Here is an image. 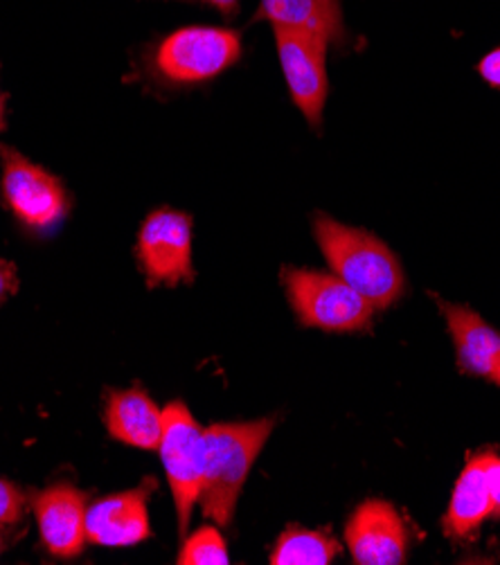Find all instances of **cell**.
Instances as JSON below:
<instances>
[{
    "label": "cell",
    "instance_id": "7",
    "mask_svg": "<svg viewBox=\"0 0 500 565\" xmlns=\"http://www.w3.org/2000/svg\"><path fill=\"white\" fill-rule=\"evenodd\" d=\"M0 160H3V199L14 216L36 233L57 228L71 207V196L62 181L8 145L0 147Z\"/></svg>",
    "mask_w": 500,
    "mask_h": 565
},
{
    "label": "cell",
    "instance_id": "19",
    "mask_svg": "<svg viewBox=\"0 0 500 565\" xmlns=\"http://www.w3.org/2000/svg\"><path fill=\"white\" fill-rule=\"evenodd\" d=\"M478 73L491 88H500V45L482 56Z\"/></svg>",
    "mask_w": 500,
    "mask_h": 565
},
{
    "label": "cell",
    "instance_id": "11",
    "mask_svg": "<svg viewBox=\"0 0 500 565\" xmlns=\"http://www.w3.org/2000/svg\"><path fill=\"white\" fill-rule=\"evenodd\" d=\"M153 487V480H145L129 491L93 502L86 512L88 541L104 547H131L147 541L151 536L149 495Z\"/></svg>",
    "mask_w": 500,
    "mask_h": 565
},
{
    "label": "cell",
    "instance_id": "4",
    "mask_svg": "<svg viewBox=\"0 0 500 565\" xmlns=\"http://www.w3.org/2000/svg\"><path fill=\"white\" fill-rule=\"evenodd\" d=\"M242 60V34L228 28L190 25L164 36L151 64L156 75L174 86H194L226 73Z\"/></svg>",
    "mask_w": 500,
    "mask_h": 565
},
{
    "label": "cell",
    "instance_id": "20",
    "mask_svg": "<svg viewBox=\"0 0 500 565\" xmlns=\"http://www.w3.org/2000/svg\"><path fill=\"white\" fill-rule=\"evenodd\" d=\"M19 289L17 266L8 259H0V302H6Z\"/></svg>",
    "mask_w": 500,
    "mask_h": 565
},
{
    "label": "cell",
    "instance_id": "1",
    "mask_svg": "<svg viewBox=\"0 0 500 565\" xmlns=\"http://www.w3.org/2000/svg\"><path fill=\"white\" fill-rule=\"evenodd\" d=\"M313 237L331 273L374 305L376 311L393 307L406 294L402 262L379 237L350 228L327 214L313 218Z\"/></svg>",
    "mask_w": 500,
    "mask_h": 565
},
{
    "label": "cell",
    "instance_id": "8",
    "mask_svg": "<svg viewBox=\"0 0 500 565\" xmlns=\"http://www.w3.org/2000/svg\"><path fill=\"white\" fill-rule=\"evenodd\" d=\"M485 521H500V456L482 448L469 456L442 519L444 536L467 543Z\"/></svg>",
    "mask_w": 500,
    "mask_h": 565
},
{
    "label": "cell",
    "instance_id": "12",
    "mask_svg": "<svg viewBox=\"0 0 500 565\" xmlns=\"http://www.w3.org/2000/svg\"><path fill=\"white\" fill-rule=\"evenodd\" d=\"M34 516L45 550L57 558H75L84 552L88 495L73 484H52L34 498Z\"/></svg>",
    "mask_w": 500,
    "mask_h": 565
},
{
    "label": "cell",
    "instance_id": "16",
    "mask_svg": "<svg viewBox=\"0 0 500 565\" xmlns=\"http://www.w3.org/2000/svg\"><path fill=\"white\" fill-rule=\"evenodd\" d=\"M341 554V543L327 530H305L289 525L275 541L270 565H329Z\"/></svg>",
    "mask_w": 500,
    "mask_h": 565
},
{
    "label": "cell",
    "instance_id": "3",
    "mask_svg": "<svg viewBox=\"0 0 500 565\" xmlns=\"http://www.w3.org/2000/svg\"><path fill=\"white\" fill-rule=\"evenodd\" d=\"M283 285L305 327L331 333H359L372 324L374 305L333 273L289 266L283 270Z\"/></svg>",
    "mask_w": 500,
    "mask_h": 565
},
{
    "label": "cell",
    "instance_id": "6",
    "mask_svg": "<svg viewBox=\"0 0 500 565\" xmlns=\"http://www.w3.org/2000/svg\"><path fill=\"white\" fill-rule=\"evenodd\" d=\"M136 257L149 287L192 285V216L170 207L151 212L140 225Z\"/></svg>",
    "mask_w": 500,
    "mask_h": 565
},
{
    "label": "cell",
    "instance_id": "18",
    "mask_svg": "<svg viewBox=\"0 0 500 565\" xmlns=\"http://www.w3.org/2000/svg\"><path fill=\"white\" fill-rule=\"evenodd\" d=\"M28 495L12 482L0 478V527H10L23 521Z\"/></svg>",
    "mask_w": 500,
    "mask_h": 565
},
{
    "label": "cell",
    "instance_id": "2",
    "mask_svg": "<svg viewBox=\"0 0 500 565\" xmlns=\"http://www.w3.org/2000/svg\"><path fill=\"white\" fill-rule=\"evenodd\" d=\"M275 419L214 424L205 428V469L199 504L208 521L228 527L246 478L273 433Z\"/></svg>",
    "mask_w": 500,
    "mask_h": 565
},
{
    "label": "cell",
    "instance_id": "21",
    "mask_svg": "<svg viewBox=\"0 0 500 565\" xmlns=\"http://www.w3.org/2000/svg\"><path fill=\"white\" fill-rule=\"evenodd\" d=\"M203 3L212 6L214 10H219L221 14H226V17L235 14L237 8H240V0H203Z\"/></svg>",
    "mask_w": 500,
    "mask_h": 565
},
{
    "label": "cell",
    "instance_id": "5",
    "mask_svg": "<svg viewBox=\"0 0 500 565\" xmlns=\"http://www.w3.org/2000/svg\"><path fill=\"white\" fill-rule=\"evenodd\" d=\"M158 450L174 495L179 532L185 534L203 484L205 428L196 424L183 402H172L162 411V437Z\"/></svg>",
    "mask_w": 500,
    "mask_h": 565
},
{
    "label": "cell",
    "instance_id": "13",
    "mask_svg": "<svg viewBox=\"0 0 500 565\" xmlns=\"http://www.w3.org/2000/svg\"><path fill=\"white\" fill-rule=\"evenodd\" d=\"M456 345L458 370L500 387V331L471 307L435 298Z\"/></svg>",
    "mask_w": 500,
    "mask_h": 565
},
{
    "label": "cell",
    "instance_id": "10",
    "mask_svg": "<svg viewBox=\"0 0 500 565\" xmlns=\"http://www.w3.org/2000/svg\"><path fill=\"white\" fill-rule=\"evenodd\" d=\"M345 543L359 565H400L406 561L411 534L395 504L365 500L345 525Z\"/></svg>",
    "mask_w": 500,
    "mask_h": 565
},
{
    "label": "cell",
    "instance_id": "9",
    "mask_svg": "<svg viewBox=\"0 0 500 565\" xmlns=\"http://www.w3.org/2000/svg\"><path fill=\"white\" fill-rule=\"evenodd\" d=\"M277 56L291 93L311 129H320L329 93L327 41L307 32L275 30Z\"/></svg>",
    "mask_w": 500,
    "mask_h": 565
},
{
    "label": "cell",
    "instance_id": "23",
    "mask_svg": "<svg viewBox=\"0 0 500 565\" xmlns=\"http://www.w3.org/2000/svg\"><path fill=\"white\" fill-rule=\"evenodd\" d=\"M6 543H8V539H6V534L0 532V554H3V550H6Z\"/></svg>",
    "mask_w": 500,
    "mask_h": 565
},
{
    "label": "cell",
    "instance_id": "15",
    "mask_svg": "<svg viewBox=\"0 0 500 565\" xmlns=\"http://www.w3.org/2000/svg\"><path fill=\"white\" fill-rule=\"evenodd\" d=\"M255 21H266L275 30L307 32L327 43L345 39L341 0H259Z\"/></svg>",
    "mask_w": 500,
    "mask_h": 565
},
{
    "label": "cell",
    "instance_id": "17",
    "mask_svg": "<svg viewBox=\"0 0 500 565\" xmlns=\"http://www.w3.org/2000/svg\"><path fill=\"white\" fill-rule=\"evenodd\" d=\"M177 563L179 565H226V563H231L226 539L221 536L219 525H203L192 536H188L179 552Z\"/></svg>",
    "mask_w": 500,
    "mask_h": 565
},
{
    "label": "cell",
    "instance_id": "22",
    "mask_svg": "<svg viewBox=\"0 0 500 565\" xmlns=\"http://www.w3.org/2000/svg\"><path fill=\"white\" fill-rule=\"evenodd\" d=\"M6 127V99H3V93H0V129Z\"/></svg>",
    "mask_w": 500,
    "mask_h": 565
},
{
    "label": "cell",
    "instance_id": "14",
    "mask_svg": "<svg viewBox=\"0 0 500 565\" xmlns=\"http://www.w3.org/2000/svg\"><path fill=\"white\" fill-rule=\"evenodd\" d=\"M104 426L110 437L127 446L158 450L162 437V413L140 387L108 390Z\"/></svg>",
    "mask_w": 500,
    "mask_h": 565
}]
</instances>
